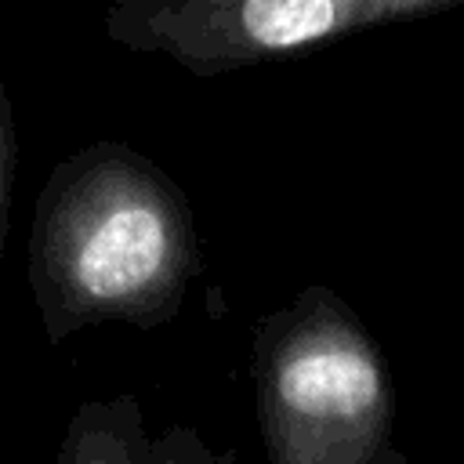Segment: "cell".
I'll list each match as a JSON object with an SVG mask.
<instances>
[{
  "mask_svg": "<svg viewBox=\"0 0 464 464\" xmlns=\"http://www.w3.org/2000/svg\"><path fill=\"white\" fill-rule=\"evenodd\" d=\"M196 276L192 203L145 152L94 141L51 170L29 228V290L51 348L98 323H170Z\"/></svg>",
  "mask_w": 464,
  "mask_h": 464,
  "instance_id": "cell-1",
  "label": "cell"
},
{
  "mask_svg": "<svg viewBox=\"0 0 464 464\" xmlns=\"http://www.w3.org/2000/svg\"><path fill=\"white\" fill-rule=\"evenodd\" d=\"M464 0H123L102 14V33L130 51L163 54L210 80L261 62L392 25L431 18Z\"/></svg>",
  "mask_w": 464,
  "mask_h": 464,
  "instance_id": "cell-3",
  "label": "cell"
},
{
  "mask_svg": "<svg viewBox=\"0 0 464 464\" xmlns=\"http://www.w3.org/2000/svg\"><path fill=\"white\" fill-rule=\"evenodd\" d=\"M149 439L134 395L91 399L72 413L54 464H141Z\"/></svg>",
  "mask_w": 464,
  "mask_h": 464,
  "instance_id": "cell-4",
  "label": "cell"
},
{
  "mask_svg": "<svg viewBox=\"0 0 464 464\" xmlns=\"http://www.w3.org/2000/svg\"><path fill=\"white\" fill-rule=\"evenodd\" d=\"M141 464H236L232 450H210L188 424H170L149 439Z\"/></svg>",
  "mask_w": 464,
  "mask_h": 464,
  "instance_id": "cell-5",
  "label": "cell"
},
{
  "mask_svg": "<svg viewBox=\"0 0 464 464\" xmlns=\"http://www.w3.org/2000/svg\"><path fill=\"white\" fill-rule=\"evenodd\" d=\"M14 163H18V130H14V105L0 80V250L7 239V218H11V185H14Z\"/></svg>",
  "mask_w": 464,
  "mask_h": 464,
  "instance_id": "cell-6",
  "label": "cell"
},
{
  "mask_svg": "<svg viewBox=\"0 0 464 464\" xmlns=\"http://www.w3.org/2000/svg\"><path fill=\"white\" fill-rule=\"evenodd\" d=\"M250 384L268 464H410L384 352L330 286H304L257 323Z\"/></svg>",
  "mask_w": 464,
  "mask_h": 464,
  "instance_id": "cell-2",
  "label": "cell"
}]
</instances>
